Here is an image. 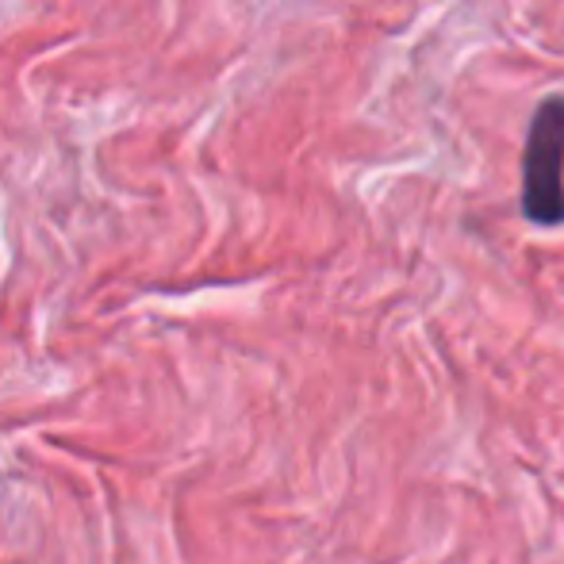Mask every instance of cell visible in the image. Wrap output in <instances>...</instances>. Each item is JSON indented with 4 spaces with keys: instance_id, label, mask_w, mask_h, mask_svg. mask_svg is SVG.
Here are the masks:
<instances>
[{
    "instance_id": "6da1fadb",
    "label": "cell",
    "mask_w": 564,
    "mask_h": 564,
    "mask_svg": "<svg viewBox=\"0 0 564 564\" xmlns=\"http://www.w3.org/2000/svg\"><path fill=\"white\" fill-rule=\"evenodd\" d=\"M522 216L538 227L564 224V97L538 105L522 158Z\"/></svg>"
}]
</instances>
